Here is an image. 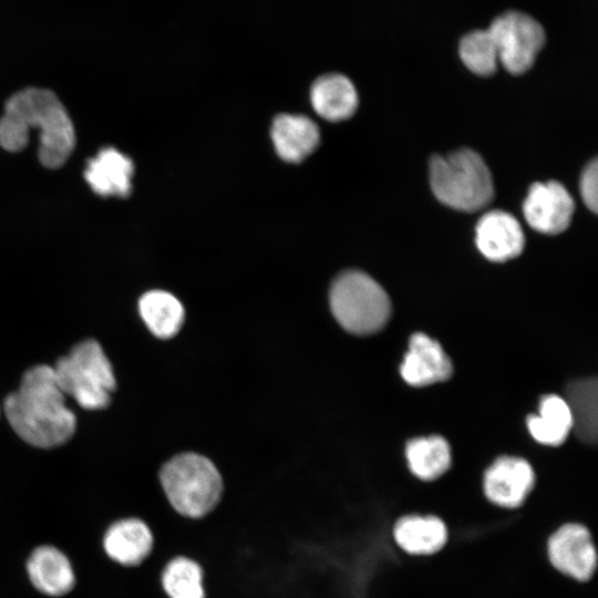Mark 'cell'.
Returning a JSON list of instances; mask_svg holds the SVG:
<instances>
[{"label":"cell","instance_id":"6da1fadb","mask_svg":"<svg viewBox=\"0 0 598 598\" xmlns=\"http://www.w3.org/2000/svg\"><path fill=\"white\" fill-rule=\"evenodd\" d=\"M38 132V156L48 168H59L72 154L75 131L71 117L58 96L45 89L29 87L13 94L0 117V146L20 152Z\"/></svg>","mask_w":598,"mask_h":598},{"label":"cell","instance_id":"7a4b0ae2","mask_svg":"<svg viewBox=\"0 0 598 598\" xmlns=\"http://www.w3.org/2000/svg\"><path fill=\"white\" fill-rule=\"evenodd\" d=\"M3 411L16 434L40 448L64 444L76 429V417L66 405L53 368L47 364L24 372L19 388L4 399Z\"/></svg>","mask_w":598,"mask_h":598},{"label":"cell","instance_id":"3957f363","mask_svg":"<svg viewBox=\"0 0 598 598\" xmlns=\"http://www.w3.org/2000/svg\"><path fill=\"white\" fill-rule=\"evenodd\" d=\"M430 183L440 202L464 212L485 207L494 195L489 169L483 158L468 148L434 156L430 164Z\"/></svg>","mask_w":598,"mask_h":598},{"label":"cell","instance_id":"277c9868","mask_svg":"<svg viewBox=\"0 0 598 598\" xmlns=\"http://www.w3.org/2000/svg\"><path fill=\"white\" fill-rule=\"evenodd\" d=\"M59 386L86 410H101L116 388L113 367L102 346L93 339L75 344L52 367Z\"/></svg>","mask_w":598,"mask_h":598},{"label":"cell","instance_id":"5b68a950","mask_svg":"<svg viewBox=\"0 0 598 598\" xmlns=\"http://www.w3.org/2000/svg\"><path fill=\"white\" fill-rule=\"evenodd\" d=\"M159 480L172 506L193 518L209 513L223 491L221 476L214 463L192 452L167 461L159 471Z\"/></svg>","mask_w":598,"mask_h":598},{"label":"cell","instance_id":"8992f818","mask_svg":"<svg viewBox=\"0 0 598 598\" xmlns=\"http://www.w3.org/2000/svg\"><path fill=\"white\" fill-rule=\"evenodd\" d=\"M329 302L333 317L348 332L365 336L388 322L391 302L385 290L360 270L340 274L331 285Z\"/></svg>","mask_w":598,"mask_h":598},{"label":"cell","instance_id":"52a82bcc","mask_svg":"<svg viewBox=\"0 0 598 598\" xmlns=\"http://www.w3.org/2000/svg\"><path fill=\"white\" fill-rule=\"evenodd\" d=\"M498 61L513 74L526 72L545 43L543 27L523 12L509 11L497 17L488 28Z\"/></svg>","mask_w":598,"mask_h":598},{"label":"cell","instance_id":"ba28073f","mask_svg":"<svg viewBox=\"0 0 598 598\" xmlns=\"http://www.w3.org/2000/svg\"><path fill=\"white\" fill-rule=\"evenodd\" d=\"M547 554L557 570L576 580H588L596 570V547L589 530L580 524L559 527L548 539Z\"/></svg>","mask_w":598,"mask_h":598},{"label":"cell","instance_id":"9c48e42d","mask_svg":"<svg viewBox=\"0 0 598 598\" xmlns=\"http://www.w3.org/2000/svg\"><path fill=\"white\" fill-rule=\"evenodd\" d=\"M575 204L567 189L557 182L535 183L523 205L526 221L535 230L556 235L570 224Z\"/></svg>","mask_w":598,"mask_h":598},{"label":"cell","instance_id":"30bf717a","mask_svg":"<svg viewBox=\"0 0 598 598\" xmlns=\"http://www.w3.org/2000/svg\"><path fill=\"white\" fill-rule=\"evenodd\" d=\"M535 484L530 464L514 456L498 457L485 472L484 492L494 504L514 508L519 506Z\"/></svg>","mask_w":598,"mask_h":598},{"label":"cell","instance_id":"8fae6325","mask_svg":"<svg viewBox=\"0 0 598 598\" xmlns=\"http://www.w3.org/2000/svg\"><path fill=\"white\" fill-rule=\"evenodd\" d=\"M452 363L441 344L425 333H414L409 342L402 365L403 380L414 386H424L447 380Z\"/></svg>","mask_w":598,"mask_h":598},{"label":"cell","instance_id":"7c38bea8","mask_svg":"<svg viewBox=\"0 0 598 598\" xmlns=\"http://www.w3.org/2000/svg\"><path fill=\"white\" fill-rule=\"evenodd\" d=\"M524 244L519 223L506 212H488L476 225L477 248L492 261H505L518 256Z\"/></svg>","mask_w":598,"mask_h":598},{"label":"cell","instance_id":"4fadbf2b","mask_svg":"<svg viewBox=\"0 0 598 598\" xmlns=\"http://www.w3.org/2000/svg\"><path fill=\"white\" fill-rule=\"evenodd\" d=\"M133 172L132 159L110 146L102 148L95 157L87 161L84 177L100 196L127 197L132 188Z\"/></svg>","mask_w":598,"mask_h":598},{"label":"cell","instance_id":"5bb4252c","mask_svg":"<svg viewBox=\"0 0 598 598\" xmlns=\"http://www.w3.org/2000/svg\"><path fill=\"white\" fill-rule=\"evenodd\" d=\"M27 573L39 591L52 597L68 594L75 582L68 557L50 545L40 546L31 553L27 561Z\"/></svg>","mask_w":598,"mask_h":598},{"label":"cell","instance_id":"9a60e30c","mask_svg":"<svg viewBox=\"0 0 598 598\" xmlns=\"http://www.w3.org/2000/svg\"><path fill=\"white\" fill-rule=\"evenodd\" d=\"M103 546L107 556L114 561L124 566H135L151 553L153 535L143 520L125 518L107 528Z\"/></svg>","mask_w":598,"mask_h":598},{"label":"cell","instance_id":"2e32d148","mask_svg":"<svg viewBox=\"0 0 598 598\" xmlns=\"http://www.w3.org/2000/svg\"><path fill=\"white\" fill-rule=\"evenodd\" d=\"M271 137L278 155L297 163L311 154L319 143V130L303 115H278L271 126Z\"/></svg>","mask_w":598,"mask_h":598},{"label":"cell","instance_id":"e0dca14e","mask_svg":"<svg viewBox=\"0 0 598 598\" xmlns=\"http://www.w3.org/2000/svg\"><path fill=\"white\" fill-rule=\"evenodd\" d=\"M310 100L316 112L329 121L350 117L358 106V94L352 82L342 74H326L315 81Z\"/></svg>","mask_w":598,"mask_h":598},{"label":"cell","instance_id":"ac0fdd59","mask_svg":"<svg viewBox=\"0 0 598 598\" xmlns=\"http://www.w3.org/2000/svg\"><path fill=\"white\" fill-rule=\"evenodd\" d=\"M393 535L404 551L430 555L446 544L447 528L439 517L409 515L396 522Z\"/></svg>","mask_w":598,"mask_h":598},{"label":"cell","instance_id":"d6986e66","mask_svg":"<svg viewBox=\"0 0 598 598\" xmlns=\"http://www.w3.org/2000/svg\"><path fill=\"white\" fill-rule=\"evenodd\" d=\"M140 316L159 339L174 337L183 326L185 311L181 301L164 290H150L138 301Z\"/></svg>","mask_w":598,"mask_h":598},{"label":"cell","instance_id":"ffe728a7","mask_svg":"<svg viewBox=\"0 0 598 598\" xmlns=\"http://www.w3.org/2000/svg\"><path fill=\"white\" fill-rule=\"evenodd\" d=\"M573 421V430L586 443L597 441L598 429V385L596 378L571 382L566 389L565 399Z\"/></svg>","mask_w":598,"mask_h":598},{"label":"cell","instance_id":"44dd1931","mask_svg":"<svg viewBox=\"0 0 598 598\" xmlns=\"http://www.w3.org/2000/svg\"><path fill=\"white\" fill-rule=\"evenodd\" d=\"M532 436L546 445H560L573 430L569 408L564 398L545 395L539 403V413L527 419Z\"/></svg>","mask_w":598,"mask_h":598},{"label":"cell","instance_id":"7402d4cb","mask_svg":"<svg viewBox=\"0 0 598 598\" xmlns=\"http://www.w3.org/2000/svg\"><path fill=\"white\" fill-rule=\"evenodd\" d=\"M405 454L411 472L424 481L440 477L451 465L448 443L439 435L409 441Z\"/></svg>","mask_w":598,"mask_h":598},{"label":"cell","instance_id":"603a6c76","mask_svg":"<svg viewBox=\"0 0 598 598\" xmlns=\"http://www.w3.org/2000/svg\"><path fill=\"white\" fill-rule=\"evenodd\" d=\"M162 582L169 598H205L202 569L188 558L171 560L163 571Z\"/></svg>","mask_w":598,"mask_h":598},{"label":"cell","instance_id":"cb8c5ba5","mask_svg":"<svg viewBox=\"0 0 598 598\" xmlns=\"http://www.w3.org/2000/svg\"><path fill=\"white\" fill-rule=\"evenodd\" d=\"M458 51L461 60L473 73L484 76L495 72L498 53L488 29L472 31L464 35Z\"/></svg>","mask_w":598,"mask_h":598},{"label":"cell","instance_id":"d4e9b609","mask_svg":"<svg viewBox=\"0 0 598 598\" xmlns=\"http://www.w3.org/2000/svg\"><path fill=\"white\" fill-rule=\"evenodd\" d=\"M580 193L585 205L596 213L598 207V164L596 159L587 165L581 175Z\"/></svg>","mask_w":598,"mask_h":598},{"label":"cell","instance_id":"484cf974","mask_svg":"<svg viewBox=\"0 0 598 598\" xmlns=\"http://www.w3.org/2000/svg\"><path fill=\"white\" fill-rule=\"evenodd\" d=\"M1 412V411H0Z\"/></svg>","mask_w":598,"mask_h":598}]
</instances>
